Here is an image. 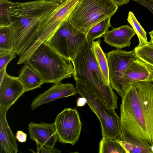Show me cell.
I'll return each instance as SVG.
<instances>
[{
	"instance_id": "6da1fadb",
	"label": "cell",
	"mask_w": 153,
	"mask_h": 153,
	"mask_svg": "<svg viewBox=\"0 0 153 153\" xmlns=\"http://www.w3.org/2000/svg\"><path fill=\"white\" fill-rule=\"evenodd\" d=\"M59 3L47 0L13 2L9 16L15 36L14 51L20 56L17 64L25 63L37 48L45 41L41 33L42 24Z\"/></svg>"
},
{
	"instance_id": "7a4b0ae2",
	"label": "cell",
	"mask_w": 153,
	"mask_h": 153,
	"mask_svg": "<svg viewBox=\"0 0 153 153\" xmlns=\"http://www.w3.org/2000/svg\"><path fill=\"white\" fill-rule=\"evenodd\" d=\"M122 98L121 133L148 144L153 151V83L135 82Z\"/></svg>"
},
{
	"instance_id": "3957f363",
	"label": "cell",
	"mask_w": 153,
	"mask_h": 153,
	"mask_svg": "<svg viewBox=\"0 0 153 153\" xmlns=\"http://www.w3.org/2000/svg\"><path fill=\"white\" fill-rule=\"evenodd\" d=\"M76 87L86 88L108 107L117 109L118 97L104 78L96 61L92 42L87 41L71 62Z\"/></svg>"
},
{
	"instance_id": "277c9868",
	"label": "cell",
	"mask_w": 153,
	"mask_h": 153,
	"mask_svg": "<svg viewBox=\"0 0 153 153\" xmlns=\"http://www.w3.org/2000/svg\"><path fill=\"white\" fill-rule=\"evenodd\" d=\"M45 41L35 50L25 63L41 76L45 83H56L70 77L74 72L73 65Z\"/></svg>"
},
{
	"instance_id": "5b68a950",
	"label": "cell",
	"mask_w": 153,
	"mask_h": 153,
	"mask_svg": "<svg viewBox=\"0 0 153 153\" xmlns=\"http://www.w3.org/2000/svg\"><path fill=\"white\" fill-rule=\"evenodd\" d=\"M118 7L111 0H79L68 20L86 35L95 25L111 17Z\"/></svg>"
},
{
	"instance_id": "8992f818",
	"label": "cell",
	"mask_w": 153,
	"mask_h": 153,
	"mask_svg": "<svg viewBox=\"0 0 153 153\" xmlns=\"http://www.w3.org/2000/svg\"><path fill=\"white\" fill-rule=\"evenodd\" d=\"M87 41L86 34L67 19L45 41L65 59L72 61Z\"/></svg>"
},
{
	"instance_id": "52a82bcc",
	"label": "cell",
	"mask_w": 153,
	"mask_h": 153,
	"mask_svg": "<svg viewBox=\"0 0 153 153\" xmlns=\"http://www.w3.org/2000/svg\"><path fill=\"white\" fill-rule=\"evenodd\" d=\"M77 93L85 98L87 103L100 123L102 137L117 140L121 134L120 118L115 109L107 106L88 89L76 87Z\"/></svg>"
},
{
	"instance_id": "ba28073f",
	"label": "cell",
	"mask_w": 153,
	"mask_h": 153,
	"mask_svg": "<svg viewBox=\"0 0 153 153\" xmlns=\"http://www.w3.org/2000/svg\"><path fill=\"white\" fill-rule=\"evenodd\" d=\"M54 123L59 142L74 145L78 140L82 123L76 109L65 108L57 115Z\"/></svg>"
},
{
	"instance_id": "9c48e42d",
	"label": "cell",
	"mask_w": 153,
	"mask_h": 153,
	"mask_svg": "<svg viewBox=\"0 0 153 153\" xmlns=\"http://www.w3.org/2000/svg\"><path fill=\"white\" fill-rule=\"evenodd\" d=\"M140 81L153 83V66L138 58L125 71L116 91L122 97L133 83Z\"/></svg>"
},
{
	"instance_id": "30bf717a",
	"label": "cell",
	"mask_w": 153,
	"mask_h": 153,
	"mask_svg": "<svg viewBox=\"0 0 153 153\" xmlns=\"http://www.w3.org/2000/svg\"><path fill=\"white\" fill-rule=\"evenodd\" d=\"M105 54L108 63L110 84L112 88L116 91L125 71L138 58L134 49L131 51L117 49Z\"/></svg>"
},
{
	"instance_id": "8fae6325",
	"label": "cell",
	"mask_w": 153,
	"mask_h": 153,
	"mask_svg": "<svg viewBox=\"0 0 153 153\" xmlns=\"http://www.w3.org/2000/svg\"><path fill=\"white\" fill-rule=\"evenodd\" d=\"M79 0H66L59 3L42 24V35L46 40L65 20L77 5Z\"/></svg>"
},
{
	"instance_id": "7c38bea8",
	"label": "cell",
	"mask_w": 153,
	"mask_h": 153,
	"mask_svg": "<svg viewBox=\"0 0 153 153\" xmlns=\"http://www.w3.org/2000/svg\"><path fill=\"white\" fill-rule=\"evenodd\" d=\"M25 92L24 87L18 77L6 72L0 82V107L8 110Z\"/></svg>"
},
{
	"instance_id": "4fadbf2b",
	"label": "cell",
	"mask_w": 153,
	"mask_h": 153,
	"mask_svg": "<svg viewBox=\"0 0 153 153\" xmlns=\"http://www.w3.org/2000/svg\"><path fill=\"white\" fill-rule=\"evenodd\" d=\"M30 139L36 145L53 148L58 140L54 123H39L30 122L28 125Z\"/></svg>"
},
{
	"instance_id": "5bb4252c",
	"label": "cell",
	"mask_w": 153,
	"mask_h": 153,
	"mask_svg": "<svg viewBox=\"0 0 153 153\" xmlns=\"http://www.w3.org/2000/svg\"><path fill=\"white\" fill-rule=\"evenodd\" d=\"M77 93L76 87L73 84L59 82L36 97L31 103V108L32 110H34L43 104L59 98L76 95Z\"/></svg>"
},
{
	"instance_id": "9a60e30c",
	"label": "cell",
	"mask_w": 153,
	"mask_h": 153,
	"mask_svg": "<svg viewBox=\"0 0 153 153\" xmlns=\"http://www.w3.org/2000/svg\"><path fill=\"white\" fill-rule=\"evenodd\" d=\"M8 110L0 107V153H17V139L6 119Z\"/></svg>"
},
{
	"instance_id": "2e32d148",
	"label": "cell",
	"mask_w": 153,
	"mask_h": 153,
	"mask_svg": "<svg viewBox=\"0 0 153 153\" xmlns=\"http://www.w3.org/2000/svg\"><path fill=\"white\" fill-rule=\"evenodd\" d=\"M136 33L128 25H123L108 31L103 36L104 41L117 49L130 46L131 40Z\"/></svg>"
},
{
	"instance_id": "e0dca14e",
	"label": "cell",
	"mask_w": 153,
	"mask_h": 153,
	"mask_svg": "<svg viewBox=\"0 0 153 153\" xmlns=\"http://www.w3.org/2000/svg\"><path fill=\"white\" fill-rule=\"evenodd\" d=\"M18 77L24 87L25 92L40 88L45 83L40 75L27 63L22 67Z\"/></svg>"
},
{
	"instance_id": "ac0fdd59",
	"label": "cell",
	"mask_w": 153,
	"mask_h": 153,
	"mask_svg": "<svg viewBox=\"0 0 153 153\" xmlns=\"http://www.w3.org/2000/svg\"><path fill=\"white\" fill-rule=\"evenodd\" d=\"M117 140L120 141L127 153H152V147L129 135L121 133Z\"/></svg>"
},
{
	"instance_id": "d6986e66",
	"label": "cell",
	"mask_w": 153,
	"mask_h": 153,
	"mask_svg": "<svg viewBox=\"0 0 153 153\" xmlns=\"http://www.w3.org/2000/svg\"><path fill=\"white\" fill-rule=\"evenodd\" d=\"M100 40L92 42V48L100 69L107 83L110 85L108 61L105 53L100 46Z\"/></svg>"
},
{
	"instance_id": "ffe728a7",
	"label": "cell",
	"mask_w": 153,
	"mask_h": 153,
	"mask_svg": "<svg viewBox=\"0 0 153 153\" xmlns=\"http://www.w3.org/2000/svg\"><path fill=\"white\" fill-rule=\"evenodd\" d=\"M15 46V36L11 26L0 27V53L14 51Z\"/></svg>"
},
{
	"instance_id": "44dd1931",
	"label": "cell",
	"mask_w": 153,
	"mask_h": 153,
	"mask_svg": "<svg viewBox=\"0 0 153 153\" xmlns=\"http://www.w3.org/2000/svg\"><path fill=\"white\" fill-rule=\"evenodd\" d=\"M99 151V153H127L120 141L105 137L100 140Z\"/></svg>"
},
{
	"instance_id": "7402d4cb",
	"label": "cell",
	"mask_w": 153,
	"mask_h": 153,
	"mask_svg": "<svg viewBox=\"0 0 153 153\" xmlns=\"http://www.w3.org/2000/svg\"><path fill=\"white\" fill-rule=\"evenodd\" d=\"M111 18L104 19L93 27L86 35L87 41L92 42L104 35L108 31V29L111 27Z\"/></svg>"
},
{
	"instance_id": "603a6c76",
	"label": "cell",
	"mask_w": 153,
	"mask_h": 153,
	"mask_svg": "<svg viewBox=\"0 0 153 153\" xmlns=\"http://www.w3.org/2000/svg\"><path fill=\"white\" fill-rule=\"evenodd\" d=\"M136 55L140 60L153 66V43L137 45L134 49Z\"/></svg>"
},
{
	"instance_id": "cb8c5ba5",
	"label": "cell",
	"mask_w": 153,
	"mask_h": 153,
	"mask_svg": "<svg viewBox=\"0 0 153 153\" xmlns=\"http://www.w3.org/2000/svg\"><path fill=\"white\" fill-rule=\"evenodd\" d=\"M127 20L138 36L139 40L138 45H143L148 43L146 32L132 12L129 11L128 12Z\"/></svg>"
},
{
	"instance_id": "d4e9b609",
	"label": "cell",
	"mask_w": 153,
	"mask_h": 153,
	"mask_svg": "<svg viewBox=\"0 0 153 153\" xmlns=\"http://www.w3.org/2000/svg\"><path fill=\"white\" fill-rule=\"evenodd\" d=\"M13 4L9 0L0 1V27L10 25L9 11Z\"/></svg>"
},
{
	"instance_id": "484cf974",
	"label": "cell",
	"mask_w": 153,
	"mask_h": 153,
	"mask_svg": "<svg viewBox=\"0 0 153 153\" xmlns=\"http://www.w3.org/2000/svg\"><path fill=\"white\" fill-rule=\"evenodd\" d=\"M14 51H7L0 53V70L7 67L8 64L16 57Z\"/></svg>"
},
{
	"instance_id": "4316f807",
	"label": "cell",
	"mask_w": 153,
	"mask_h": 153,
	"mask_svg": "<svg viewBox=\"0 0 153 153\" xmlns=\"http://www.w3.org/2000/svg\"><path fill=\"white\" fill-rule=\"evenodd\" d=\"M37 152L42 153H60L61 151L56 148H50L45 146H39L37 145Z\"/></svg>"
},
{
	"instance_id": "83f0119b",
	"label": "cell",
	"mask_w": 153,
	"mask_h": 153,
	"mask_svg": "<svg viewBox=\"0 0 153 153\" xmlns=\"http://www.w3.org/2000/svg\"><path fill=\"white\" fill-rule=\"evenodd\" d=\"M149 10L153 14V0H132Z\"/></svg>"
},
{
	"instance_id": "f1b7e54d",
	"label": "cell",
	"mask_w": 153,
	"mask_h": 153,
	"mask_svg": "<svg viewBox=\"0 0 153 153\" xmlns=\"http://www.w3.org/2000/svg\"><path fill=\"white\" fill-rule=\"evenodd\" d=\"M15 137L18 141L20 143H25L26 141L27 134L22 131H17Z\"/></svg>"
},
{
	"instance_id": "f546056e",
	"label": "cell",
	"mask_w": 153,
	"mask_h": 153,
	"mask_svg": "<svg viewBox=\"0 0 153 153\" xmlns=\"http://www.w3.org/2000/svg\"><path fill=\"white\" fill-rule=\"evenodd\" d=\"M87 103L86 99L82 97L77 99L76 104L77 106L82 107L85 105Z\"/></svg>"
},
{
	"instance_id": "4dcf8cb0",
	"label": "cell",
	"mask_w": 153,
	"mask_h": 153,
	"mask_svg": "<svg viewBox=\"0 0 153 153\" xmlns=\"http://www.w3.org/2000/svg\"><path fill=\"white\" fill-rule=\"evenodd\" d=\"M118 7L121 6L123 5L127 4L130 1V0H111Z\"/></svg>"
},
{
	"instance_id": "1f68e13d",
	"label": "cell",
	"mask_w": 153,
	"mask_h": 153,
	"mask_svg": "<svg viewBox=\"0 0 153 153\" xmlns=\"http://www.w3.org/2000/svg\"><path fill=\"white\" fill-rule=\"evenodd\" d=\"M7 67L0 70V82L2 80L6 72Z\"/></svg>"
},
{
	"instance_id": "d6a6232c",
	"label": "cell",
	"mask_w": 153,
	"mask_h": 153,
	"mask_svg": "<svg viewBox=\"0 0 153 153\" xmlns=\"http://www.w3.org/2000/svg\"><path fill=\"white\" fill-rule=\"evenodd\" d=\"M149 34L150 37V40L153 43V30L149 32Z\"/></svg>"
},
{
	"instance_id": "836d02e7",
	"label": "cell",
	"mask_w": 153,
	"mask_h": 153,
	"mask_svg": "<svg viewBox=\"0 0 153 153\" xmlns=\"http://www.w3.org/2000/svg\"><path fill=\"white\" fill-rule=\"evenodd\" d=\"M48 1H51V2H57V3H60L61 2L63 1H65L66 0H47Z\"/></svg>"
},
{
	"instance_id": "e575fe53",
	"label": "cell",
	"mask_w": 153,
	"mask_h": 153,
	"mask_svg": "<svg viewBox=\"0 0 153 153\" xmlns=\"http://www.w3.org/2000/svg\"><path fill=\"white\" fill-rule=\"evenodd\" d=\"M2 0H0V1H2Z\"/></svg>"
}]
</instances>
